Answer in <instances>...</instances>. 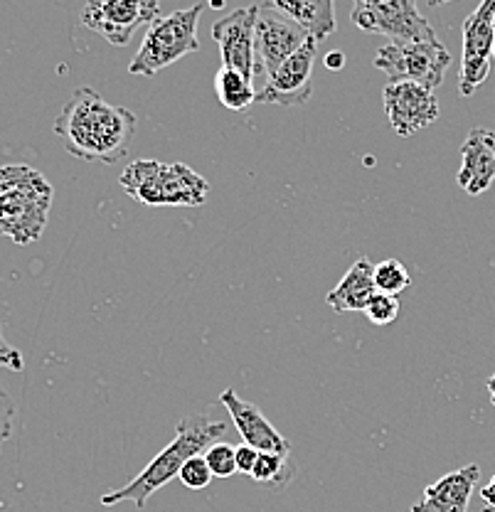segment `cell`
Returning <instances> with one entry per match:
<instances>
[{
	"instance_id": "cell-1",
	"label": "cell",
	"mask_w": 495,
	"mask_h": 512,
	"mask_svg": "<svg viewBox=\"0 0 495 512\" xmlns=\"http://www.w3.org/2000/svg\"><path fill=\"white\" fill-rule=\"evenodd\" d=\"M55 133L74 158L114 165L129 156L136 136V114L109 104L94 89L82 87L69 96L57 116Z\"/></svg>"
},
{
	"instance_id": "cell-2",
	"label": "cell",
	"mask_w": 495,
	"mask_h": 512,
	"mask_svg": "<svg viewBox=\"0 0 495 512\" xmlns=\"http://www.w3.org/2000/svg\"><path fill=\"white\" fill-rule=\"evenodd\" d=\"M227 434V426L222 421H212L205 414H188L178 421L175 426V439L173 444L165 446L129 485L119 490H109V493L101 495V505H119L129 503L136 505V510L146 508L148 498L156 493L158 488H163L165 483H170L173 478H178L180 468L185 466V461L198 453H205L207 448L222 439Z\"/></svg>"
},
{
	"instance_id": "cell-3",
	"label": "cell",
	"mask_w": 495,
	"mask_h": 512,
	"mask_svg": "<svg viewBox=\"0 0 495 512\" xmlns=\"http://www.w3.org/2000/svg\"><path fill=\"white\" fill-rule=\"evenodd\" d=\"M55 190L30 165H0V237L25 247L42 237Z\"/></svg>"
},
{
	"instance_id": "cell-4",
	"label": "cell",
	"mask_w": 495,
	"mask_h": 512,
	"mask_svg": "<svg viewBox=\"0 0 495 512\" xmlns=\"http://www.w3.org/2000/svg\"><path fill=\"white\" fill-rule=\"evenodd\" d=\"M121 188L148 207H200L210 195V183L185 163L133 160L121 175Z\"/></svg>"
},
{
	"instance_id": "cell-5",
	"label": "cell",
	"mask_w": 495,
	"mask_h": 512,
	"mask_svg": "<svg viewBox=\"0 0 495 512\" xmlns=\"http://www.w3.org/2000/svg\"><path fill=\"white\" fill-rule=\"evenodd\" d=\"M202 10H205V3H195L190 8L175 10V13L153 20L143 35L141 47L133 55L129 74L133 77H156L161 69L183 60L185 55L198 52V23Z\"/></svg>"
},
{
	"instance_id": "cell-6",
	"label": "cell",
	"mask_w": 495,
	"mask_h": 512,
	"mask_svg": "<svg viewBox=\"0 0 495 512\" xmlns=\"http://www.w3.org/2000/svg\"><path fill=\"white\" fill-rule=\"evenodd\" d=\"M451 55L439 40L427 42H387L375 55V67L390 82H414L434 92L444 82Z\"/></svg>"
},
{
	"instance_id": "cell-7",
	"label": "cell",
	"mask_w": 495,
	"mask_h": 512,
	"mask_svg": "<svg viewBox=\"0 0 495 512\" xmlns=\"http://www.w3.org/2000/svg\"><path fill=\"white\" fill-rule=\"evenodd\" d=\"M353 23L390 42L436 40V32L417 8V0H355Z\"/></svg>"
},
{
	"instance_id": "cell-8",
	"label": "cell",
	"mask_w": 495,
	"mask_h": 512,
	"mask_svg": "<svg viewBox=\"0 0 495 512\" xmlns=\"http://www.w3.org/2000/svg\"><path fill=\"white\" fill-rule=\"evenodd\" d=\"M161 18V0H87L82 8L84 28L99 32L109 45H129L133 32Z\"/></svg>"
},
{
	"instance_id": "cell-9",
	"label": "cell",
	"mask_w": 495,
	"mask_h": 512,
	"mask_svg": "<svg viewBox=\"0 0 495 512\" xmlns=\"http://www.w3.org/2000/svg\"><path fill=\"white\" fill-rule=\"evenodd\" d=\"M259 5L239 8L227 18L212 25V40L217 42L222 55V67L242 72L252 82L264 84V69L257 57V40H254V25H257Z\"/></svg>"
},
{
	"instance_id": "cell-10",
	"label": "cell",
	"mask_w": 495,
	"mask_h": 512,
	"mask_svg": "<svg viewBox=\"0 0 495 512\" xmlns=\"http://www.w3.org/2000/svg\"><path fill=\"white\" fill-rule=\"evenodd\" d=\"M495 0H481L476 10L463 20V57L459 74L461 96H471L488 79L495 45L493 32Z\"/></svg>"
},
{
	"instance_id": "cell-11",
	"label": "cell",
	"mask_w": 495,
	"mask_h": 512,
	"mask_svg": "<svg viewBox=\"0 0 495 512\" xmlns=\"http://www.w3.org/2000/svg\"><path fill=\"white\" fill-rule=\"evenodd\" d=\"M257 25H254V40H257V57L264 69V77L269 79L276 69L281 67L298 47L306 45L311 40L306 28L276 10L269 0L257 3ZM264 79V82H266Z\"/></svg>"
},
{
	"instance_id": "cell-12",
	"label": "cell",
	"mask_w": 495,
	"mask_h": 512,
	"mask_svg": "<svg viewBox=\"0 0 495 512\" xmlns=\"http://www.w3.org/2000/svg\"><path fill=\"white\" fill-rule=\"evenodd\" d=\"M316 37L298 47L269 79L257 89L254 104H276V106H301L313 94V64L318 60Z\"/></svg>"
},
{
	"instance_id": "cell-13",
	"label": "cell",
	"mask_w": 495,
	"mask_h": 512,
	"mask_svg": "<svg viewBox=\"0 0 495 512\" xmlns=\"http://www.w3.org/2000/svg\"><path fill=\"white\" fill-rule=\"evenodd\" d=\"M387 119L399 138H409L439 119V99L434 92L414 82H390L382 92Z\"/></svg>"
},
{
	"instance_id": "cell-14",
	"label": "cell",
	"mask_w": 495,
	"mask_h": 512,
	"mask_svg": "<svg viewBox=\"0 0 495 512\" xmlns=\"http://www.w3.org/2000/svg\"><path fill=\"white\" fill-rule=\"evenodd\" d=\"M220 402L225 404V409L230 412L234 426H237L239 436H242V444H249L252 448H257V451L289 456V439H284V434L266 419L262 409L239 399L234 389H225V392L220 394Z\"/></svg>"
},
{
	"instance_id": "cell-15",
	"label": "cell",
	"mask_w": 495,
	"mask_h": 512,
	"mask_svg": "<svg viewBox=\"0 0 495 512\" xmlns=\"http://www.w3.org/2000/svg\"><path fill=\"white\" fill-rule=\"evenodd\" d=\"M459 185L468 195H483L495 180V131L471 128L461 146Z\"/></svg>"
},
{
	"instance_id": "cell-16",
	"label": "cell",
	"mask_w": 495,
	"mask_h": 512,
	"mask_svg": "<svg viewBox=\"0 0 495 512\" xmlns=\"http://www.w3.org/2000/svg\"><path fill=\"white\" fill-rule=\"evenodd\" d=\"M478 478H481V466L476 463L439 478L424 488L422 500L412 505V512H466Z\"/></svg>"
},
{
	"instance_id": "cell-17",
	"label": "cell",
	"mask_w": 495,
	"mask_h": 512,
	"mask_svg": "<svg viewBox=\"0 0 495 512\" xmlns=\"http://www.w3.org/2000/svg\"><path fill=\"white\" fill-rule=\"evenodd\" d=\"M375 293V266H372L370 259L360 256V259L345 271L340 284L328 293L326 303L335 313H363Z\"/></svg>"
},
{
	"instance_id": "cell-18",
	"label": "cell",
	"mask_w": 495,
	"mask_h": 512,
	"mask_svg": "<svg viewBox=\"0 0 495 512\" xmlns=\"http://www.w3.org/2000/svg\"><path fill=\"white\" fill-rule=\"evenodd\" d=\"M276 10L296 20L308 35L326 40L335 32V5L333 0H269Z\"/></svg>"
},
{
	"instance_id": "cell-19",
	"label": "cell",
	"mask_w": 495,
	"mask_h": 512,
	"mask_svg": "<svg viewBox=\"0 0 495 512\" xmlns=\"http://www.w3.org/2000/svg\"><path fill=\"white\" fill-rule=\"evenodd\" d=\"M215 92L220 104L230 111H244L257 101V89H254L252 79L230 67H220L215 77Z\"/></svg>"
},
{
	"instance_id": "cell-20",
	"label": "cell",
	"mask_w": 495,
	"mask_h": 512,
	"mask_svg": "<svg viewBox=\"0 0 495 512\" xmlns=\"http://www.w3.org/2000/svg\"><path fill=\"white\" fill-rule=\"evenodd\" d=\"M409 284H412L409 271L399 259H385L375 266V286L380 293L399 296L404 288H409Z\"/></svg>"
},
{
	"instance_id": "cell-21",
	"label": "cell",
	"mask_w": 495,
	"mask_h": 512,
	"mask_svg": "<svg viewBox=\"0 0 495 512\" xmlns=\"http://www.w3.org/2000/svg\"><path fill=\"white\" fill-rule=\"evenodd\" d=\"M289 456H281V453H269V451H259L257 463H254L252 478L257 483H274V485H284L289 483V476H284V471H289Z\"/></svg>"
},
{
	"instance_id": "cell-22",
	"label": "cell",
	"mask_w": 495,
	"mask_h": 512,
	"mask_svg": "<svg viewBox=\"0 0 495 512\" xmlns=\"http://www.w3.org/2000/svg\"><path fill=\"white\" fill-rule=\"evenodd\" d=\"M202 456L215 478H232L237 473V446L227 444V441H217Z\"/></svg>"
},
{
	"instance_id": "cell-23",
	"label": "cell",
	"mask_w": 495,
	"mask_h": 512,
	"mask_svg": "<svg viewBox=\"0 0 495 512\" xmlns=\"http://www.w3.org/2000/svg\"><path fill=\"white\" fill-rule=\"evenodd\" d=\"M399 311H402V303H399V298L390 296V293H380V291L370 298V303H367V308H365L367 318H370L375 325L395 323Z\"/></svg>"
},
{
	"instance_id": "cell-24",
	"label": "cell",
	"mask_w": 495,
	"mask_h": 512,
	"mask_svg": "<svg viewBox=\"0 0 495 512\" xmlns=\"http://www.w3.org/2000/svg\"><path fill=\"white\" fill-rule=\"evenodd\" d=\"M178 478L183 480V485H188V488L205 490L207 485L212 483V478H215V476H212L210 466H207V461H205V456L198 453V456H193V458H188V461H185V466L180 468Z\"/></svg>"
},
{
	"instance_id": "cell-25",
	"label": "cell",
	"mask_w": 495,
	"mask_h": 512,
	"mask_svg": "<svg viewBox=\"0 0 495 512\" xmlns=\"http://www.w3.org/2000/svg\"><path fill=\"white\" fill-rule=\"evenodd\" d=\"M13 419H15V402L8 394V389L0 382V448L13 434Z\"/></svg>"
},
{
	"instance_id": "cell-26",
	"label": "cell",
	"mask_w": 495,
	"mask_h": 512,
	"mask_svg": "<svg viewBox=\"0 0 495 512\" xmlns=\"http://www.w3.org/2000/svg\"><path fill=\"white\" fill-rule=\"evenodd\" d=\"M0 367H5V370H13V372L25 370V360H23V355H20V350L13 348V345L5 340L3 323H0Z\"/></svg>"
},
{
	"instance_id": "cell-27",
	"label": "cell",
	"mask_w": 495,
	"mask_h": 512,
	"mask_svg": "<svg viewBox=\"0 0 495 512\" xmlns=\"http://www.w3.org/2000/svg\"><path fill=\"white\" fill-rule=\"evenodd\" d=\"M259 451L249 444L237 446V473H244V476H252L254 463H257Z\"/></svg>"
},
{
	"instance_id": "cell-28",
	"label": "cell",
	"mask_w": 495,
	"mask_h": 512,
	"mask_svg": "<svg viewBox=\"0 0 495 512\" xmlns=\"http://www.w3.org/2000/svg\"><path fill=\"white\" fill-rule=\"evenodd\" d=\"M323 62H326L328 69H333V72H335V69H343L345 67V55H343V52L333 50V52H328L326 60H323Z\"/></svg>"
},
{
	"instance_id": "cell-29",
	"label": "cell",
	"mask_w": 495,
	"mask_h": 512,
	"mask_svg": "<svg viewBox=\"0 0 495 512\" xmlns=\"http://www.w3.org/2000/svg\"><path fill=\"white\" fill-rule=\"evenodd\" d=\"M481 495L483 500H486V505H495V476L491 478V483L481 490Z\"/></svg>"
},
{
	"instance_id": "cell-30",
	"label": "cell",
	"mask_w": 495,
	"mask_h": 512,
	"mask_svg": "<svg viewBox=\"0 0 495 512\" xmlns=\"http://www.w3.org/2000/svg\"><path fill=\"white\" fill-rule=\"evenodd\" d=\"M488 394H491V402L495 404V372H493L491 380H488Z\"/></svg>"
},
{
	"instance_id": "cell-31",
	"label": "cell",
	"mask_w": 495,
	"mask_h": 512,
	"mask_svg": "<svg viewBox=\"0 0 495 512\" xmlns=\"http://www.w3.org/2000/svg\"><path fill=\"white\" fill-rule=\"evenodd\" d=\"M444 3H451V0H429L431 8H439V5H444Z\"/></svg>"
},
{
	"instance_id": "cell-32",
	"label": "cell",
	"mask_w": 495,
	"mask_h": 512,
	"mask_svg": "<svg viewBox=\"0 0 495 512\" xmlns=\"http://www.w3.org/2000/svg\"><path fill=\"white\" fill-rule=\"evenodd\" d=\"M483 512H495V505H486V508H483Z\"/></svg>"
},
{
	"instance_id": "cell-33",
	"label": "cell",
	"mask_w": 495,
	"mask_h": 512,
	"mask_svg": "<svg viewBox=\"0 0 495 512\" xmlns=\"http://www.w3.org/2000/svg\"><path fill=\"white\" fill-rule=\"evenodd\" d=\"M493 60H495V45H493Z\"/></svg>"
},
{
	"instance_id": "cell-34",
	"label": "cell",
	"mask_w": 495,
	"mask_h": 512,
	"mask_svg": "<svg viewBox=\"0 0 495 512\" xmlns=\"http://www.w3.org/2000/svg\"><path fill=\"white\" fill-rule=\"evenodd\" d=\"M493 32H495V18H493Z\"/></svg>"
}]
</instances>
